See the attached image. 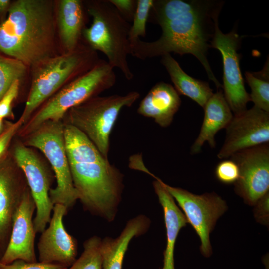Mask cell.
<instances>
[{
    "label": "cell",
    "instance_id": "obj_7",
    "mask_svg": "<svg viewBox=\"0 0 269 269\" xmlns=\"http://www.w3.org/2000/svg\"><path fill=\"white\" fill-rule=\"evenodd\" d=\"M23 143L41 151L50 163L56 186L49 191L53 205L60 204L67 211L78 199L73 185L67 155L62 121H47L25 136Z\"/></svg>",
    "mask_w": 269,
    "mask_h": 269
},
{
    "label": "cell",
    "instance_id": "obj_19",
    "mask_svg": "<svg viewBox=\"0 0 269 269\" xmlns=\"http://www.w3.org/2000/svg\"><path fill=\"white\" fill-rule=\"evenodd\" d=\"M153 177L155 179L153 183L154 191L163 210L166 230V246L161 269H175L174 255L176 241L181 229L188 222L184 213L164 186L162 181L155 175Z\"/></svg>",
    "mask_w": 269,
    "mask_h": 269
},
{
    "label": "cell",
    "instance_id": "obj_8",
    "mask_svg": "<svg viewBox=\"0 0 269 269\" xmlns=\"http://www.w3.org/2000/svg\"><path fill=\"white\" fill-rule=\"evenodd\" d=\"M90 50L75 49L62 55L50 57L34 66L31 87L19 120L25 125L35 110L70 77L89 67L96 60Z\"/></svg>",
    "mask_w": 269,
    "mask_h": 269
},
{
    "label": "cell",
    "instance_id": "obj_33",
    "mask_svg": "<svg viewBox=\"0 0 269 269\" xmlns=\"http://www.w3.org/2000/svg\"><path fill=\"white\" fill-rule=\"evenodd\" d=\"M10 1L9 0H0V13H2L9 6Z\"/></svg>",
    "mask_w": 269,
    "mask_h": 269
},
{
    "label": "cell",
    "instance_id": "obj_21",
    "mask_svg": "<svg viewBox=\"0 0 269 269\" xmlns=\"http://www.w3.org/2000/svg\"><path fill=\"white\" fill-rule=\"evenodd\" d=\"M161 62L169 74L178 94L188 97L204 108L213 94L208 83L186 74L170 54L162 56Z\"/></svg>",
    "mask_w": 269,
    "mask_h": 269
},
{
    "label": "cell",
    "instance_id": "obj_27",
    "mask_svg": "<svg viewBox=\"0 0 269 269\" xmlns=\"http://www.w3.org/2000/svg\"><path fill=\"white\" fill-rule=\"evenodd\" d=\"M215 174L216 178L225 184H235L238 180L239 169L232 160L226 159L219 163L216 167Z\"/></svg>",
    "mask_w": 269,
    "mask_h": 269
},
{
    "label": "cell",
    "instance_id": "obj_12",
    "mask_svg": "<svg viewBox=\"0 0 269 269\" xmlns=\"http://www.w3.org/2000/svg\"><path fill=\"white\" fill-rule=\"evenodd\" d=\"M229 159L239 169V177L234 184L236 192L246 203L255 205L269 192V143L240 151Z\"/></svg>",
    "mask_w": 269,
    "mask_h": 269
},
{
    "label": "cell",
    "instance_id": "obj_24",
    "mask_svg": "<svg viewBox=\"0 0 269 269\" xmlns=\"http://www.w3.org/2000/svg\"><path fill=\"white\" fill-rule=\"evenodd\" d=\"M102 239L94 236L83 244L84 251L67 269H102Z\"/></svg>",
    "mask_w": 269,
    "mask_h": 269
},
{
    "label": "cell",
    "instance_id": "obj_31",
    "mask_svg": "<svg viewBox=\"0 0 269 269\" xmlns=\"http://www.w3.org/2000/svg\"><path fill=\"white\" fill-rule=\"evenodd\" d=\"M116 8L123 17L128 20H133L136 7V0H108Z\"/></svg>",
    "mask_w": 269,
    "mask_h": 269
},
{
    "label": "cell",
    "instance_id": "obj_23",
    "mask_svg": "<svg viewBox=\"0 0 269 269\" xmlns=\"http://www.w3.org/2000/svg\"><path fill=\"white\" fill-rule=\"evenodd\" d=\"M246 80L251 88L250 101L254 106L269 113V65L267 61L258 72H246Z\"/></svg>",
    "mask_w": 269,
    "mask_h": 269
},
{
    "label": "cell",
    "instance_id": "obj_10",
    "mask_svg": "<svg viewBox=\"0 0 269 269\" xmlns=\"http://www.w3.org/2000/svg\"><path fill=\"white\" fill-rule=\"evenodd\" d=\"M162 183L199 237L202 255L209 257L212 254L209 235L217 220L227 210L226 202L215 193L197 195Z\"/></svg>",
    "mask_w": 269,
    "mask_h": 269
},
{
    "label": "cell",
    "instance_id": "obj_3",
    "mask_svg": "<svg viewBox=\"0 0 269 269\" xmlns=\"http://www.w3.org/2000/svg\"><path fill=\"white\" fill-rule=\"evenodd\" d=\"M54 36L52 2L18 0L0 24V51L26 66H35L51 57Z\"/></svg>",
    "mask_w": 269,
    "mask_h": 269
},
{
    "label": "cell",
    "instance_id": "obj_5",
    "mask_svg": "<svg viewBox=\"0 0 269 269\" xmlns=\"http://www.w3.org/2000/svg\"><path fill=\"white\" fill-rule=\"evenodd\" d=\"M113 68L100 60L90 70L64 87L20 129L25 136L47 121H62L66 112L91 98L113 87L116 81Z\"/></svg>",
    "mask_w": 269,
    "mask_h": 269
},
{
    "label": "cell",
    "instance_id": "obj_11",
    "mask_svg": "<svg viewBox=\"0 0 269 269\" xmlns=\"http://www.w3.org/2000/svg\"><path fill=\"white\" fill-rule=\"evenodd\" d=\"M241 39L234 29L228 33H222L218 26V18L216 19L211 47L218 49L221 54L223 94L234 115L246 110L247 104L250 101L249 94L245 88L237 51Z\"/></svg>",
    "mask_w": 269,
    "mask_h": 269
},
{
    "label": "cell",
    "instance_id": "obj_28",
    "mask_svg": "<svg viewBox=\"0 0 269 269\" xmlns=\"http://www.w3.org/2000/svg\"><path fill=\"white\" fill-rule=\"evenodd\" d=\"M22 126L19 119L15 123H6L0 134V160L8 152L14 136Z\"/></svg>",
    "mask_w": 269,
    "mask_h": 269
},
{
    "label": "cell",
    "instance_id": "obj_26",
    "mask_svg": "<svg viewBox=\"0 0 269 269\" xmlns=\"http://www.w3.org/2000/svg\"><path fill=\"white\" fill-rule=\"evenodd\" d=\"M153 2V0H136V9L129 34V41L145 36L146 23Z\"/></svg>",
    "mask_w": 269,
    "mask_h": 269
},
{
    "label": "cell",
    "instance_id": "obj_22",
    "mask_svg": "<svg viewBox=\"0 0 269 269\" xmlns=\"http://www.w3.org/2000/svg\"><path fill=\"white\" fill-rule=\"evenodd\" d=\"M60 34L66 52L75 50L84 22L82 2L79 0H62L59 5Z\"/></svg>",
    "mask_w": 269,
    "mask_h": 269
},
{
    "label": "cell",
    "instance_id": "obj_29",
    "mask_svg": "<svg viewBox=\"0 0 269 269\" xmlns=\"http://www.w3.org/2000/svg\"><path fill=\"white\" fill-rule=\"evenodd\" d=\"M66 267L56 263L28 262L17 260L7 264L0 263V269H67Z\"/></svg>",
    "mask_w": 269,
    "mask_h": 269
},
{
    "label": "cell",
    "instance_id": "obj_13",
    "mask_svg": "<svg viewBox=\"0 0 269 269\" xmlns=\"http://www.w3.org/2000/svg\"><path fill=\"white\" fill-rule=\"evenodd\" d=\"M219 159L229 158L240 151L269 142V113L255 106L233 115L226 127Z\"/></svg>",
    "mask_w": 269,
    "mask_h": 269
},
{
    "label": "cell",
    "instance_id": "obj_18",
    "mask_svg": "<svg viewBox=\"0 0 269 269\" xmlns=\"http://www.w3.org/2000/svg\"><path fill=\"white\" fill-rule=\"evenodd\" d=\"M203 108V123L199 134L191 146V154L199 153L205 142H208L211 147H215L216 134L222 129L226 128L233 117L221 90L213 93Z\"/></svg>",
    "mask_w": 269,
    "mask_h": 269
},
{
    "label": "cell",
    "instance_id": "obj_35",
    "mask_svg": "<svg viewBox=\"0 0 269 269\" xmlns=\"http://www.w3.org/2000/svg\"><path fill=\"white\" fill-rule=\"evenodd\" d=\"M4 128L3 119L0 118V134L3 131Z\"/></svg>",
    "mask_w": 269,
    "mask_h": 269
},
{
    "label": "cell",
    "instance_id": "obj_20",
    "mask_svg": "<svg viewBox=\"0 0 269 269\" xmlns=\"http://www.w3.org/2000/svg\"><path fill=\"white\" fill-rule=\"evenodd\" d=\"M148 219L143 215L130 219L116 238L102 239V269H122L125 253L131 240L142 235L149 227Z\"/></svg>",
    "mask_w": 269,
    "mask_h": 269
},
{
    "label": "cell",
    "instance_id": "obj_25",
    "mask_svg": "<svg viewBox=\"0 0 269 269\" xmlns=\"http://www.w3.org/2000/svg\"><path fill=\"white\" fill-rule=\"evenodd\" d=\"M26 66L12 58H7L0 54V100L16 80L23 76Z\"/></svg>",
    "mask_w": 269,
    "mask_h": 269
},
{
    "label": "cell",
    "instance_id": "obj_1",
    "mask_svg": "<svg viewBox=\"0 0 269 269\" xmlns=\"http://www.w3.org/2000/svg\"><path fill=\"white\" fill-rule=\"evenodd\" d=\"M215 6L208 0H154L148 19L159 25L162 34L152 42L139 38L130 41V55L145 60L171 52L192 54L202 64L209 79L221 88L207 57L221 6Z\"/></svg>",
    "mask_w": 269,
    "mask_h": 269
},
{
    "label": "cell",
    "instance_id": "obj_6",
    "mask_svg": "<svg viewBox=\"0 0 269 269\" xmlns=\"http://www.w3.org/2000/svg\"><path fill=\"white\" fill-rule=\"evenodd\" d=\"M139 97L137 91L93 97L69 109L63 122L81 132L108 158L110 135L120 112L123 108L132 106Z\"/></svg>",
    "mask_w": 269,
    "mask_h": 269
},
{
    "label": "cell",
    "instance_id": "obj_2",
    "mask_svg": "<svg viewBox=\"0 0 269 269\" xmlns=\"http://www.w3.org/2000/svg\"><path fill=\"white\" fill-rule=\"evenodd\" d=\"M64 134L78 199L87 211L112 221L123 192V174L79 130L64 123Z\"/></svg>",
    "mask_w": 269,
    "mask_h": 269
},
{
    "label": "cell",
    "instance_id": "obj_17",
    "mask_svg": "<svg viewBox=\"0 0 269 269\" xmlns=\"http://www.w3.org/2000/svg\"><path fill=\"white\" fill-rule=\"evenodd\" d=\"M181 105L179 94L169 84H155L141 100L137 109L139 114L152 118L161 127H168Z\"/></svg>",
    "mask_w": 269,
    "mask_h": 269
},
{
    "label": "cell",
    "instance_id": "obj_15",
    "mask_svg": "<svg viewBox=\"0 0 269 269\" xmlns=\"http://www.w3.org/2000/svg\"><path fill=\"white\" fill-rule=\"evenodd\" d=\"M49 226L42 232L37 246L40 262L56 263L69 267L76 260V240L65 229L63 218L68 211L60 204L54 205Z\"/></svg>",
    "mask_w": 269,
    "mask_h": 269
},
{
    "label": "cell",
    "instance_id": "obj_9",
    "mask_svg": "<svg viewBox=\"0 0 269 269\" xmlns=\"http://www.w3.org/2000/svg\"><path fill=\"white\" fill-rule=\"evenodd\" d=\"M11 143L9 151L26 178L36 205L33 224L36 233H42L51 219L54 205L49 191L54 176L50 169L33 149L22 141Z\"/></svg>",
    "mask_w": 269,
    "mask_h": 269
},
{
    "label": "cell",
    "instance_id": "obj_30",
    "mask_svg": "<svg viewBox=\"0 0 269 269\" xmlns=\"http://www.w3.org/2000/svg\"><path fill=\"white\" fill-rule=\"evenodd\" d=\"M19 85L20 80H15L0 100V118L1 119L13 116L12 104L18 95Z\"/></svg>",
    "mask_w": 269,
    "mask_h": 269
},
{
    "label": "cell",
    "instance_id": "obj_14",
    "mask_svg": "<svg viewBox=\"0 0 269 269\" xmlns=\"http://www.w3.org/2000/svg\"><path fill=\"white\" fill-rule=\"evenodd\" d=\"M29 188L9 150L0 160V260L9 243L14 216Z\"/></svg>",
    "mask_w": 269,
    "mask_h": 269
},
{
    "label": "cell",
    "instance_id": "obj_32",
    "mask_svg": "<svg viewBox=\"0 0 269 269\" xmlns=\"http://www.w3.org/2000/svg\"><path fill=\"white\" fill-rule=\"evenodd\" d=\"M269 193L264 195L255 205L254 215L260 223L267 224L269 222Z\"/></svg>",
    "mask_w": 269,
    "mask_h": 269
},
{
    "label": "cell",
    "instance_id": "obj_34",
    "mask_svg": "<svg viewBox=\"0 0 269 269\" xmlns=\"http://www.w3.org/2000/svg\"><path fill=\"white\" fill-rule=\"evenodd\" d=\"M262 262L264 265L265 269H269V258L268 255H266L263 257Z\"/></svg>",
    "mask_w": 269,
    "mask_h": 269
},
{
    "label": "cell",
    "instance_id": "obj_4",
    "mask_svg": "<svg viewBox=\"0 0 269 269\" xmlns=\"http://www.w3.org/2000/svg\"><path fill=\"white\" fill-rule=\"evenodd\" d=\"M87 11L92 23L83 31L85 40L93 50L106 55L111 67L119 69L127 80H131L134 75L127 60L131 52V25L108 0L94 2Z\"/></svg>",
    "mask_w": 269,
    "mask_h": 269
},
{
    "label": "cell",
    "instance_id": "obj_16",
    "mask_svg": "<svg viewBox=\"0 0 269 269\" xmlns=\"http://www.w3.org/2000/svg\"><path fill=\"white\" fill-rule=\"evenodd\" d=\"M35 210L36 205L28 188L14 216L9 243L0 263L10 264L17 260L36 262L34 249L36 232L32 219Z\"/></svg>",
    "mask_w": 269,
    "mask_h": 269
}]
</instances>
